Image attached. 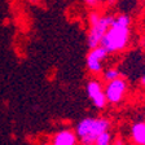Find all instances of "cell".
<instances>
[{
  "instance_id": "cell-1",
  "label": "cell",
  "mask_w": 145,
  "mask_h": 145,
  "mask_svg": "<svg viewBox=\"0 0 145 145\" xmlns=\"http://www.w3.org/2000/svg\"><path fill=\"white\" fill-rule=\"evenodd\" d=\"M130 25L131 18L127 14H119L118 17H114L100 45H103L109 53L124 49L130 40Z\"/></svg>"
},
{
  "instance_id": "cell-2",
  "label": "cell",
  "mask_w": 145,
  "mask_h": 145,
  "mask_svg": "<svg viewBox=\"0 0 145 145\" xmlns=\"http://www.w3.org/2000/svg\"><path fill=\"white\" fill-rule=\"evenodd\" d=\"M109 123L105 118H84L76 126V136L82 145H93L96 139L105 131H109Z\"/></svg>"
},
{
  "instance_id": "cell-3",
  "label": "cell",
  "mask_w": 145,
  "mask_h": 145,
  "mask_svg": "<svg viewBox=\"0 0 145 145\" xmlns=\"http://www.w3.org/2000/svg\"><path fill=\"white\" fill-rule=\"evenodd\" d=\"M114 17L112 16H101L97 12H92L89 14V24L91 29L88 33V47L91 49L95 47H99L101 40H103L104 35L106 34V31L109 30V27L112 25Z\"/></svg>"
},
{
  "instance_id": "cell-4",
  "label": "cell",
  "mask_w": 145,
  "mask_h": 145,
  "mask_svg": "<svg viewBox=\"0 0 145 145\" xmlns=\"http://www.w3.org/2000/svg\"><path fill=\"white\" fill-rule=\"evenodd\" d=\"M127 92V82L122 78H115L113 80H109L105 87V95L108 103L118 104L123 100L124 95Z\"/></svg>"
},
{
  "instance_id": "cell-5",
  "label": "cell",
  "mask_w": 145,
  "mask_h": 145,
  "mask_svg": "<svg viewBox=\"0 0 145 145\" xmlns=\"http://www.w3.org/2000/svg\"><path fill=\"white\" fill-rule=\"evenodd\" d=\"M109 54V52L104 48L103 45H99V47H95L89 51L87 56V67L91 72H95V74H99L103 70V63L104 60L106 58V56Z\"/></svg>"
},
{
  "instance_id": "cell-6",
  "label": "cell",
  "mask_w": 145,
  "mask_h": 145,
  "mask_svg": "<svg viewBox=\"0 0 145 145\" xmlns=\"http://www.w3.org/2000/svg\"><path fill=\"white\" fill-rule=\"evenodd\" d=\"M87 93L89 100L93 103L97 109H104L108 103L105 95V89L103 88L99 80H89L87 84Z\"/></svg>"
},
{
  "instance_id": "cell-7",
  "label": "cell",
  "mask_w": 145,
  "mask_h": 145,
  "mask_svg": "<svg viewBox=\"0 0 145 145\" xmlns=\"http://www.w3.org/2000/svg\"><path fill=\"white\" fill-rule=\"evenodd\" d=\"M78 136L70 130H63L53 136L52 145H76Z\"/></svg>"
},
{
  "instance_id": "cell-8",
  "label": "cell",
  "mask_w": 145,
  "mask_h": 145,
  "mask_svg": "<svg viewBox=\"0 0 145 145\" xmlns=\"http://www.w3.org/2000/svg\"><path fill=\"white\" fill-rule=\"evenodd\" d=\"M131 139L136 145H145V122H137L131 127Z\"/></svg>"
},
{
  "instance_id": "cell-9",
  "label": "cell",
  "mask_w": 145,
  "mask_h": 145,
  "mask_svg": "<svg viewBox=\"0 0 145 145\" xmlns=\"http://www.w3.org/2000/svg\"><path fill=\"white\" fill-rule=\"evenodd\" d=\"M93 145H112V135H110V132L105 131L104 133H101L96 139Z\"/></svg>"
},
{
  "instance_id": "cell-10",
  "label": "cell",
  "mask_w": 145,
  "mask_h": 145,
  "mask_svg": "<svg viewBox=\"0 0 145 145\" xmlns=\"http://www.w3.org/2000/svg\"><path fill=\"white\" fill-rule=\"evenodd\" d=\"M119 76V71H118L117 69H108L105 72H104V78L106 79V80H113V79L118 78Z\"/></svg>"
},
{
  "instance_id": "cell-11",
  "label": "cell",
  "mask_w": 145,
  "mask_h": 145,
  "mask_svg": "<svg viewBox=\"0 0 145 145\" xmlns=\"http://www.w3.org/2000/svg\"><path fill=\"white\" fill-rule=\"evenodd\" d=\"M87 5H89V7H96L97 4H99V1L100 0H83Z\"/></svg>"
},
{
  "instance_id": "cell-12",
  "label": "cell",
  "mask_w": 145,
  "mask_h": 145,
  "mask_svg": "<svg viewBox=\"0 0 145 145\" xmlns=\"http://www.w3.org/2000/svg\"><path fill=\"white\" fill-rule=\"evenodd\" d=\"M113 145H123V141L121 139H118V140H115V142Z\"/></svg>"
},
{
  "instance_id": "cell-13",
  "label": "cell",
  "mask_w": 145,
  "mask_h": 145,
  "mask_svg": "<svg viewBox=\"0 0 145 145\" xmlns=\"http://www.w3.org/2000/svg\"><path fill=\"white\" fill-rule=\"evenodd\" d=\"M140 83H141L142 87H145V75L141 76V79H140Z\"/></svg>"
},
{
  "instance_id": "cell-14",
  "label": "cell",
  "mask_w": 145,
  "mask_h": 145,
  "mask_svg": "<svg viewBox=\"0 0 145 145\" xmlns=\"http://www.w3.org/2000/svg\"><path fill=\"white\" fill-rule=\"evenodd\" d=\"M114 1H115V0H106V3H108L109 5H113V4H114Z\"/></svg>"
},
{
  "instance_id": "cell-15",
  "label": "cell",
  "mask_w": 145,
  "mask_h": 145,
  "mask_svg": "<svg viewBox=\"0 0 145 145\" xmlns=\"http://www.w3.org/2000/svg\"><path fill=\"white\" fill-rule=\"evenodd\" d=\"M42 145H51V144H42Z\"/></svg>"
}]
</instances>
